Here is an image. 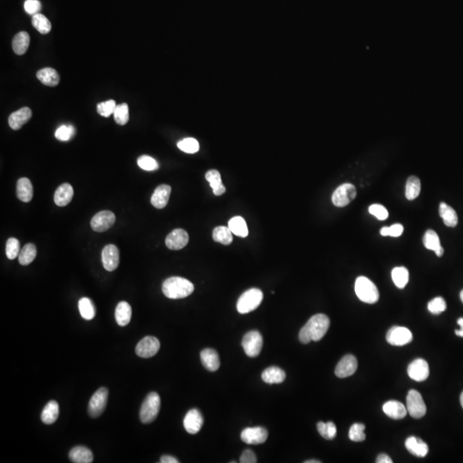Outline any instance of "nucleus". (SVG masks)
Instances as JSON below:
<instances>
[{
    "mask_svg": "<svg viewBox=\"0 0 463 463\" xmlns=\"http://www.w3.org/2000/svg\"><path fill=\"white\" fill-rule=\"evenodd\" d=\"M330 318L325 314L312 316L298 334V339L303 344L322 340L330 328Z\"/></svg>",
    "mask_w": 463,
    "mask_h": 463,
    "instance_id": "f257e3e1",
    "label": "nucleus"
},
{
    "mask_svg": "<svg viewBox=\"0 0 463 463\" xmlns=\"http://www.w3.org/2000/svg\"><path fill=\"white\" fill-rule=\"evenodd\" d=\"M193 291L194 285L190 280L178 276L168 278L163 284L164 295L172 299L186 298L191 295Z\"/></svg>",
    "mask_w": 463,
    "mask_h": 463,
    "instance_id": "f03ea898",
    "label": "nucleus"
},
{
    "mask_svg": "<svg viewBox=\"0 0 463 463\" xmlns=\"http://www.w3.org/2000/svg\"><path fill=\"white\" fill-rule=\"evenodd\" d=\"M356 295L359 300L367 304L377 303L379 299V292L377 286L365 276H359L355 280Z\"/></svg>",
    "mask_w": 463,
    "mask_h": 463,
    "instance_id": "7ed1b4c3",
    "label": "nucleus"
},
{
    "mask_svg": "<svg viewBox=\"0 0 463 463\" xmlns=\"http://www.w3.org/2000/svg\"><path fill=\"white\" fill-rule=\"evenodd\" d=\"M264 294L258 288H251L246 291L238 298L237 310L240 314H247L256 310L262 303Z\"/></svg>",
    "mask_w": 463,
    "mask_h": 463,
    "instance_id": "20e7f679",
    "label": "nucleus"
},
{
    "mask_svg": "<svg viewBox=\"0 0 463 463\" xmlns=\"http://www.w3.org/2000/svg\"><path fill=\"white\" fill-rule=\"evenodd\" d=\"M160 408V398L156 392L149 393L143 402L140 409V420L144 424H149L156 419Z\"/></svg>",
    "mask_w": 463,
    "mask_h": 463,
    "instance_id": "39448f33",
    "label": "nucleus"
},
{
    "mask_svg": "<svg viewBox=\"0 0 463 463\" xmlns=\"http://www.w3.org/2000/svg\"><path fill=\"white\" fill-rule=\"evenodd\" d=\"M407 409L408 414L414 419H421L427 414V406L419 391L409 390L407 396Z\"/></svg>",
    "mask_w": 463,
    "mask_h": 463,
    "instance_id": "423d86ee",
    "label": "nucleus"
},
{
    "mask_svg": "<svg viewBox=\"0 0 463 463\" xmlns=\"http://www.w3.org/2000/svg\"><path fill=\"white\" fill-rule=\"evenodd\" d=\"M264 345L263 336L258 331L251 330L244 336L242 340V347L246 355L251 358L258 356L262 350Z\"/></svg>",
    "mask_w": 463,
    "mask_h": 463,
    "instance_id": "0eeeda50",
    "label": "nucleus"
},
{
    "mask_svg": "<svg viewBox=\"0 0 463 463\" xmlns=\"http://www.w3.org/2000/svg\"><path fill=\"white\" fill-rule=\"evenodd\" d=\"M356 196L357 191L353 184H343L334 191L332 195V203L336 207H346L355 198Z\"/></svg>",
    "mask_w": 463,
    "mask_h": 463,
    "instance_id": "6e6552de",
    "label": "nucleus"
},
{
    "mask_svg": "<svg viewBox=\"0 0 463 463\" xmlns=\"http://www.w3.org/2000/svg\"><path fill=\"white\" fill-rule=\"evenodd\" d=\"M108 390L107 388H100L92 395L89 400V414L92 418L100 416L105 410L108 403Z\"/></svg>",
    "mask_w": 463,
    "mask_h": 463,
    "instance_id": "1a4fd4ad",
    "label": "nucleus"
},
{
    "mask_svg": "<svg viewBox=\"0 0 463 463\" xmlns=\"http://www.w3.org/2000/svg\"><path fill=\"white\" fill-rule=\"evenodd\" d=\"M386 340L390 345L401 347L413 340V334L408 328L394 326L388 331Z\"/></svg>",
    "mask_w": 463,
    "mask_h": 463,
    "instance_id": "9d476101",
    "label": "nucleus"
},
{
    "mask_svg": "<svg viewBox=\"0 0 463 463\" xmlns=\"http://www.w3.org/2000/svg\"><path fill=\"white\" fill-rule=\"evenodd\" d=\"M160 343L157 338L145 336L136 347V355L141 358H151L160 350Z\"/></svg>",
    "mask_w": 463,
    "mask_h": 463,
    "instance_id": "9b49d317",
    "label": "nucleus"
},
{
    "mask_svg": "<svg viewBox=\"0 0 463 463\" xmlns=\"http://www.w3.org/2000/svg\"><path fill=\"white\" fill-rule=\"evenodd\" d=\"M115 215L112 211L103 210L97 213L96 215L92 218L90 225L94 232L102 233L112 228L115 223Z\"/></svg>",
    "mask_w": 463,
    "mask_h": 463,
    "instance_id": "f8f14e48",
    "label": "nucleus"
},
{
    "mask_svg": "<svg viewBox=\"0 0 463 463\" xmlns=\"http://www.w3.org/2000/svg\"><path fill=\"white\" fill-rule=\"evenodd\" d=\"M408 374L411 379L424 382L429 377V365L423 358H417L408 366Z\"/></svg>",
    "mask_w": 463,
    "mask_h": 463,
    "instance_id": "ddd939ff",
    "label": "nucleus"
},
{
    "mask_svg": "<svg viewBox=\"0 0 463 463\" xmlns=\"http://www.w3.org/2000/svg\"><path fill=\"white\" fill-rule=\"evenodd\" d=\"M240 437L247 445H262L267 440L268 432L264 427H248L241 432Z\"/></svg>",
    "mask_w": 463,
    "mask_h": 463,
    "instance_id": "4468645a",
    "label": "nucleus"
},
{
    "mask_svg": "<svg viewBox=\"0 0 463 463\" xmlns=\"http://www.w3.org/2000/svg\"><path fill=\"white\" fill-rule=\"evenodd\" d=\"M358 368L357 358L352 354H348L340 359L335 367V374L339 378L350 377L355 373Z\"/></svg>",
    "mask_w": 463,
    "mask_h": 463,
    "instance_id": "2eb2a0df",
    "label": "nucleus"
},
{
    "mask_svg": "<svg viewBox=\"0 0 463 463\" xmlns=\"http://www.w3.org/2000/svg\"><path fill=\"white\" fill-rule=\"evenodd\" d=\"M103 266L108 271H114L119 265V251L114 245H108L102 250Z\"/></svg>",
    "mask_w": 463,
    "mask_h": 463,
    "instance_id": "dca6fc26",
    "label": "nucleus"
},
{
    "mask_svg": "<svg viewBox=\"0 0 463 463\" xmlns=\"http://www.w3.org/2000/svg\"><path fill=\"white\" fill-rule=\"evenodd\" d=\"M189 242V235L183 229H175L171 232L166 238V246L173 251L185 248Z\"/></svg>",
    "mask_w": 463,
    "mask_h": 463,
    "instance_id": "f3484780",
    "label": "nucleus"
},
{
    "mask_svg": "<svg viewBox=\"0 0 463 463\" xmlns=\"http://www.w3.org/2000/svg\"><path fill=\"white\" fill-rule=\"evenodd\" d=\"M204 425V417L197 409H191L184 419V427L190 434H196Z\"/></svg>",
    "mask_w": 463,
    "mask_h": 463,
    "instance_id": "a211bd4d",
    "label": "nucleus"
},
{
    "mask_svg": "<svg viewBox=\"0 0 463 463\" xmlns=\"http://www.w3.org/2000/svg\"><path fill=\"white\" fill-rule=\"evenodd\" d=\"M32 117V111L29 108H24L11 113L9 117V126L14 131H18Z\"/></svg>",
    "mask_w": 463,
    "mask_h": 463,
    "instance_id": "6ab92c4d",
    "label": "nucleus"
},
{
    "mask_svg": "<svg viewBox=\"0 0 463 463\" xmlns=\"http://www.w3.org/2000/svg\"><path fill=\"white\" fill-rule=\"evenodd\" d=\"M383 410L388 417L394 419H403L408 414L407 407L397 400H389L385 403Z\"/></svg>",
    "mask_w": 463,
    "mask_h": 463,
    "instance_id": "aec40b11",
    "label": "nucleus"
},
{
    "mask_svg": "<svg viewBox=\"0 0 463 463\" xmlns=\"http://www.w3.org/2000/svg\"><path fill=\"white\" fill-rule=\"evenodd\" d=\"M171 194V186L160 185L155 189L151 196V204L156 209H163L167 206Z\"/></svg>",
    "mask_w": 463,
    "mask_h": 463,
    "instance_id": "412c9836",
    "label": "nucleus"
},
{
    "mask_svg": "<svg viewBox=\"0 0 463 463\" xmlns=\"http://www.w3.org/2000/svg\"><path fill=\"white\" fill-rule=\"evenodd\" d=\"M202 364L208 371L215 372L220 367V358L217 352L212 348H206L202 351L201 354Z\"/></svg>",
    "mask_w": 463,
    "mask_h": 463,
    "instance_id": "4be33fe9",
    "label": "nucleus"
},
{
    "mask_svg": "<svg viewBox=\"0 0 463 463\" xmlns=\"http://www.w3.org/2000/svg\"><path fill=\"white\" fill-rule=\"evenodd\" d=\"M405 446L412 455H415L417 457H425L429 451V448L427 444L416 437H408L406 440Z\"/></svg>",
    "mask_w": 463,
    "mask_h": 463,
    "instance_id": "5701e85b",
    "label": "nucleus"
},
{
    "mask_svg": "<svg viewBox=\"0 0 463 463\" xmlns=\"http://www.w3.org/2000/svg\"><path fill=\"white\" fill-rule=\"evenodd\" d=\"M74 191L72 186L68 183L62 184L54 194V202L56 205L64 207L68 205L73 197Z\"/></svg>",
    "mask_w": 463,
    "mask_h": 463,
    "instance_id": "b1692460",
    "label": "nucleus"
},
{
    "mask_svg": "<svg viewBox=\"0 0 463 463\" xmlns=\"http://www.w3.org/2000/svg\"><path fill=\"white\" fill-rule=\"evenodd\" d=\"M70 460L75 463H91L94 455L91 450L84 446H76L70 451Z\"/></svg>",
    "mask_w": 463,
    "mask_h": 463,
    "instance_id": "393cba45",
    "label": "nucleus"
},
{
    "mask_svg": "<svg viewBox=\"0 0 463 463\" xmlns=\"http://www.w3.org/2000/svg\"><path fill=\"white\" fill-rule=\"evenodd\" d=\"M33 195L34 191L31 181L27 178H20L16 184V196L19 200L24 203H29L33 198Z\"/></svg>",
    "mask_w": 463,
    "mask_h": 463,
    "instance_id": "a878e982",
    "label": "nucleus"
},
{
    "mask_svg": "<svg viewBox=\"0 0 463 463\" xmlns=\"http://www.w3.org/2000/svg\"><path fill=\"white\" fill-rule=\"evenodd\" d=\"M262 379L268 385L281 384L286 379V373L279 367H271L265 370L262 373Z\"/></svg>",
    "mask_w": 463,
    "mask_h": 463,
    "instance_id": "bb28decb",
    "label": "nucleus"
},
{
    "mask_svg": "<svg viewBox=\"0 0 463 463\" xmlns=\"http://www.w3.org/2000/svg\"><path fill=\"white\" fill-rule=\"evenodd\" d=\"M37 78L46 86L55 87L59 84V75L53 68L42 69L36 74Z\"/></svg>",
    "mask_w": 463,
    "mask_h": 463,
    "instance_id": "cd10ccee",
    "label": "nucleus"
},
{
    "mask_svg": "<svg viewBox=\"0 0 463 463\" xmlns=\"http://www.w3.org/2000/svg\"><path fill=\"white\" fill-rule=\"evenodd\" d=\"M59 415V406L56 400H51L45 406L42 413V420L44 424L52 425Z\"/></svg>",
    "mask_w": 463,
    "mask_h": 463,
    "instance_id": "c85d7f7f",
    "label": "nucleus"
},
{
    "mask_svg": "<svg viewBox=\"0 0 463 463\" xmlns=\"http://www.w3.org/2000/svg\"><path fill=\"white\" fill-rule=\"evenodd\" d=\"M131 307L126 301H121L118 304L115 310V319L119 326H126L131 322Z\"/></svg>",
    "mask_w": 463,
    "mask_h": 463,
    "instance_id": "c756f323",
    "label": "nucleus"
},
{
    "mask_svg": "<svg viewBox=\"0 0 463 463\" xmlns=\"http://www.w3.org/2000/svg\"><path fill=\"white\" fill-rule=\"evenodd\" d=\"M29 34L25 31L19 32L13 38L12 48L17 55H24L29 49Z\"/></svg>",
    "mask_w": 463,
    "mask_h": 463,
    "instance_id": "7c9ffc66",
    "label": "nucleus"
},
{
    "mask_svg": "<svg viewBox=\"0 0 463 463\" xmlns=\"http://www.w3.org/2000/svg\"><path fill=\"white\" fill-rule=\"evenodd\" d=\"M206 180L210 183V186L213 189V192L215 196H222L225 193L226 188L222 181V177L217 170L208 171L205 174Z\"/></svg>",
    "mask_w": 463,
    "mask_h": 463,
    "instance_id": "2f4dec72",
    "label": "nucleus"
},
{
    "mask_svg": "<svg viewBox=\"0 0 463 463\" xmlns=\"http://www.w3.org/2000/svg\"><path fill=\"white\" fill-rule=\"evenodd\" d=\"M439 215L444 220V223L449 228H455L457 225L458 216L453 208L445 203H441L439 205Z\"/></svg>",
    "mask_w": 463,
    "mask_h": 463,
    "instance_id": "473e14b6",
    "label": "nucleus"
},
{
    "mask_svg": "<svg viewBox=\"0 0 463 463\" xmlns=\"http://www.w3.org/2000/svg\"><path fill=\"white\" fill-rule=\"evenodd\" d=\"M228 228H230L232 233L235 235L246 238L248 236L249 231L246 220L241 216H235L228 222Z\"/></svg>",
    "mask_w": 463,
    "mask_h": 463,
    "instance_id": "72a5a7b5",
    "label": "nucleus"
},
{
    "mask_svg": "<svg viewBox=\"0 0 463 463\" xmlns=\"http://www.w3.org/2000/svg\"><path fill=\"white\" fill-rule=\"evenodd\" d=\"M421 190V184L416 176H410L406 184V197L408 200H414L419 196Z\"/></svg>",
    "mask_w": 463,
    "mask_h": 463,
    "instance_id": "f704fd0d",
    "label": "nucleus"
},
{
    "mask_svg": "<svg viewBox=\"0 0 463 463\" xmlns=\"http://www.w3.org/2000/svg\"><path fill=\"white\" fill-rule=\"evenodd\" d=\"M213 239L215 242L228 246L233 242V233L228 227L220 226L213 231Z\"/></svg>",
    "mask_w": 463,
    "mask_h": 463,
    "instance_id": "c9c22d12",
    "label": "nucleus"
},
{
    "mask_svg": "<svg viewBox=\"0 0 463 463\" xmlns=\"http://www.w3.org/2000/svg\"><path fill=\"white\" fill-rule=\"evenodd\" d=\"M36 247L34 244H27L19 253L18 260L20 265L26 266L31 264L36 256Z\"/></svg>",
    "mask_w": 463,
    "mask_h": 463,
    "instance_id": "e433bc0d",
    "label": "nucleus"
},
{
    "mask_svg": "<svg viewBox=\"0 0 463 463\" xmlns=\"http://www.w3.org/2000/svg\"><path fill=\"white\" fill-rule=\"evenodd\" d=\"M392 280L395 285L400 289L405 288L409 280V272L405 267H395L391 272Z\"/></svg>",
    "mask_w": 463,
    "mask_h": 463,
    "instance_id": "4c0bfd02",
    "label": "nucleus"
},
{
    "mask_svg": "<svg viewBox=\"0 0 463 463\" xmlns=\"http://www.w3.org/2000/svg\"><path fill=\"white\" fill-rule=\"evenodd\" d=\"M78 308L82 317L85 320H92L95 316V308L91 299L82 298L78 302Z\"/></svg>",
    "mask_w": 463,
    "mask_h": 463,
    "instance_id": "58836bf2",
    "label": "nucleus"
},
{
    "mask_svg": "<svg viewBox=\"0 0 463 463\" xmlns=\"http://www.w3.org/2000/svg\"><path fill=\"white\" fill-rule=\"evenodd\" d=\"M32 24L34 29L42 34H48L52 29V24L47 18V16L42 14L38 13L34 15L32 17Z\"/></svg>",
    "mask_w": 463,
    "mask_h": 463,
    "instance_id": "ea45409f",
    "label": "nucleus"
},
{
    "mask_svg": "<svg viewBox=\"0 0 463 463\" xmlns=\"http://www.w3.org/2000/svg\"><path fill=\"white\" fill-rule=\"evenodd\" d=\"M317 428L319 434L325 439H334L336 437L337 429H336V427H335V425L333 422L330 421L327 422V423L322 421L318 422L317 425Z\"/></svg>",
    "mask_w": 463,
    "mask_h": 463,
    "instance_id": "a19ab883",
    "label": "nucleus"
},
{
    "mask_svg": "<svg viewBox=\"0 0 463 463\" xmlns=\"http://www.w3.org/2000/svg\"><path fill=\"white\" fill-rule=\"evenodd\" d=\"M423 242H424L425 247L431 251H437V249L441 247L439 237L437 235V233L432 229H429L426 232Z\"/></svg>",
    "mask_w": 463,
    "mask_h": 463,
    "instance_id": "79ce46f5",
    "label": "nucleus"
},
{
    "mask_svg": "<svg viewBox=\"0 0 463 463\" xmlns=\"http://www.w3.org/2000/svg\"><path fill=\"white\" fill-rule=\"evenodd\" d=\"M114 120L119 126H125L129 121V107L126 103H123L116 107L113 113Z\"/></svg>",
    "mask_w": 463,
    "mask_h": 463,
    "instance_id": "37998d69",
    "label": "nucleus"
},
{
    "mask_svg": "<svg viewBox=\"0 0 463 463\" xmlns=\"http://www.w3.org/2000/svg\"><path fill=\"white\" fill-rule=\"evenodd\" d=\"M178 149L187 154H195L199 150L198 142L192 137L185 138L178 142Z\"/></svg>",
    "mask_w": 463,
    "mask_h": 463,
    "instance_id": "c03bdc74",
    "label": "nucleus"
},
{
    "mask_svg": "<svg viewBox=\"0 0 463 463\" xmlns=\"http://www.w3.org/2000/svg\"><path fill=\"white\" fill-rule=\"evenodd\" d=\"M365 425L359 424V423H355L351 427L348 433V437L353 442H362L366 439V434H365Z\"/></svg>",
    "mask_w": 463,
    "mask_h": 463,
    "instance_id": "a18cd8bd",
    "label": "nucleus"
},
{
    "mask_svg": "<svg viewBox=\"0 0 463 463\" xmlns=\"http://www.w3.org/2000/svg\"><path fill=\"white\" fill-rule=\"evenodd\" d=\"M6 256L9 259H16L20 253V242L17 238H9L6 242Z\"/></svg>",
    "mask_w": 463,
    "mask_h": 463,
    "instance_id": "49530a36",
    "label": "nucleus"
},
{
    "mask_svg": "<svg viewBox=\"0 0 463 463\" xmlns=\"http://www.w3.org/2000/svg\"><path fill=\"white\" fill-rule=\"evenodd\" d=\"M447 308L446 301L442 297L433 298L428 303V311L434 315L441 314Z\"/></svg>",
    "mask_w": 463,
    "mask_h": 463,
    "instance_id": "de8ad7c7",
    "label": "nucleus"
},
{
    "mask_svg": "<svg viewBox=\"0 0 463 463\" xmlns=\"http://www.w3.org/2000/svg\"><path fill=\"white\" fill-rule=\"evenodd\" d=\"M116 107H117L116 102L113 99H109V100H107V102L99 103L97 105V112L102 117L108 118L109 116L113 114L114 111H115Z\"/></svg>",
    "mask_w": 463,
    "mask_h": 463,
    "instance_id": "09e8293b",
    "label": "nucleus"
},
{
    "mask_svg": "<svg viewBox=\"0 0 463 463\" xmlns=\"http://www.w3.org/2000/svg\"><path fill=\"white\" fill-rule=\"evenodd\" d=\"M137 164H138L139 168H141L142 169L145 171H154L159 168L157 162L149 155L140 156L137 160Z\"/></svg>",
    "mask_w": 463,
    "mask_h": 463,
    "instance_id": "8fccbe9b",
    "label": "nucleus"
},
{
    "mask_svg": "<svg viewBox=\"0 0 463 463\" xmlns=\"http://www.w3.org/2000/svg\"><path fill=\"white\" fill-rule=\"evenodd\" d=\"M75 129L72 126H61L55 132L56 138L59 141H69L74 136Z\"/></svg>",
    "mask_w": 463,
    "mask_h": 463,
    "instance_id": "3c124183",
    "label": "nucleus"
},
{
    "mask_svg": "<svg viewBox=\"0 0 463 463\" xmlns=\"http://www.w3.org/2000/svg\"><path fill=\"white\" fill-rule=\"evenodd\" d=\"M369 213L380 220H385L389 216L387 209L381 204H372L369 207Z\"/></svg>",
    "mask_w": 463,
    "mask_h": 463,
    "instance_id": "603ef678",
    "label": "nucleus"
},
{
    "mask_svg": "<svg viewBox=\"0 0 463 463\" xmlns=\"http://www.w3.org/2000/svg\"><path fill=\"white\" fill-rule=\"evenodd\" d=\"M404 228L401 224L396 223L391 227H385L380 230V234L382 236H391V237H400L402 234Z\"/></svg>",
    "mask_w": 463,
    "mask_h": 463,
    "instance_id": "864d4df0",
    "label": "nucleus"
},
{
    "mask_svg": "<svg viewBox=\"0 0 463 463\" xmlns=\"http://www.w3.org/2000/svg\"><path fill=\"white\" fill-rule=\"evenodd\" d=\"M24 10L29 15H36L42 10V4L39 0H26L24 3Z\"/></svg>",
    "mask_w": 463,
    "mask_h": 463,
    "instance_id": "5fc2aeb1",
    "label": "nucleus"
},
{
    "mask_svg": "<svg viewBox=\"0 0 463 463\" xmlns=\"http://www.w3.org/2000/svg\"><path fill=\"white\" fill-rule=\"evenodd\" d=\"M239 461L241 463H256L257 460H256V455L254 454L253 451H251V450H246L241 455Z\"/></svg>",
    "mask_w": 463,
    "mask_h": 463,
    "instance_id": "6e6d98bb",
    "label": "nucleus"
},
{
    "mask_svg": "<svg viewBox=\"0 0 463 463\" xmlns=\"http://www.w3.org/2000/svg\"><path fill=\"white\" fill-rule=\"evenodd\" d=\"M376 461H377V463L393 462V460H391V458H390L389 455H386V454H380V455L377 456Z\"/></svg>",
    "mask_w": 463,
    "mask_h": 463,
    "instance_id": "4d7b16f0",
    "label": "nucleus"
},
{
    "mask_svg": "<svg viewBox=\"0 0 463 463\" xmlns=\"http://www.w3.org/2000/svg\"><path fill=\"white\" fill-rule=\"evenodd\" d=\"M160 461L162 463H178V460L171 455H163L160 457Z\"/></svg>",
    "mask_w": 463,
    "mask_h": 463,
    "instance_id": "13d9d810",
    "label": "nucleus"
},
{
    "mask_svg": "<svg viewBox=\"0 0 463 463\" xmlns=\"http://www.w3.org/2000/svg\"><path fill=\"white\" fill-rule=\"evenodd\" d=\"M457 324L460 325V330H455V335H457V336L463 337V317H460V318L457 320Z\"/></svg>",
    "mask_w": 463,
    "mask_h": 463,
    "instance_id": "bf43d9fd",
    "label": "nucleus"
},
{
    "mask_svg": "<svg viewBox=\"0 0 463 463\" xmlns=\"http://www.w3.org/2000/svg\"><path fill=\"white\" fill-rule=\"evenodd\" d=\"M444 252H445V251H444V248H442V246H441L439 249H437V251H435L436 255H437V256H439V257L444 255Z\"/></svg>",
    "mask_w": 463,
    "mask_h": 463,
    "instance_id": "052dcab7",
    "label": "nucleus"
},
{
    "mask_svg": "<svg viewBox=\"0 0 463 463\" xmlns=\"http://www.w3.org/2000/svg\"><path fill=\"white\" fill-rule=\"evenodd\" d=\"M305 463H321V461H320V460H306V461H305Z\"/></svg>",
    "mask_w": 463,
    "mask_h": 463,
    "instance_id": "680f3d73",
    "label": "nucleus"
},
{
    "mask_svg": "<svg viewBox=\"0 0 463 463\" xmlns=\"http://www.w3.org/2000/svg\"><path fill=\"white\" fill-rule=\"evenodd\" d=\"M460 405H461V407H462V408H463V391H462V393H461V394H460Z\"/></svg>",
    "mask_w": 463,
    "mask_h": 463,
    "instance_id": "e2e57ef3",
    "label": "nucleus"
},
{
    "mask_svg": "<svg viewBox=\"0 0 463 463\" xmlns=\"http://www.w3.org/2000/svg\"><path fill=\"white\" fill-rule=\"evenodd\" d=\"M460 300H461V302H462V303H463V289H462V290H461V292H460Z\"/></svg>",
    "mask_w": 463,
    "mask_h": 463,
    "instance_id": "0e129e2a",
    "label": "nucleus"
}]
</instances>
